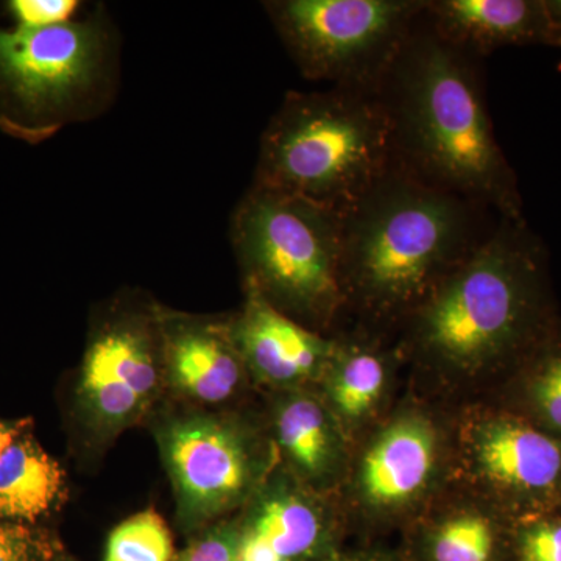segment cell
I'll return each mask as SVG.
<instances>
[{
    "instance_id": "1",
    "label": "cell",
    "mask_w": 561,
    "mask_h": 561,
    "mask_svg": "<svg viewBox=\"0 0 561 561\" xmlns=\"http://www.w3.org/2000/svg\"><path fill=\"white\" fill-rule=\"evenodd\" d=\"M376 92L394 164L501 219L524 220L515 173L494 136L481 58L443 38L423 11Z\"/></svg>"
},
{
    "instance_id": "2",
    "label": "cell",
    "mask_w": 561,
    "mask_h": 561,
    "mask_svg": "<svg viewBox=\"0 0 561 561\" xmlns=\"http://www.w3.org/2000/svg\"><path fill=\"white\" fill-rule=\"evenodd\" d=\"M490 216L393 162L342 210L345 305L359 302L375 316H411L490 234L500 221L490 224Z\"/></svg>"
},
{
    "instance_id": "3",
    "label": "cell",
    "mask_w": 561,
    "mask_h": 561,
    "mask_svg": "<svg viewBox=\"0 0 561 561\" xmlns=\"http://www.w3.org/2000/svg\"><path fill=\"white\" fill-rule=\"evenodd\" d=\"M545 262L526 220L500 219L411 313L416 348L445 367L474 371L540 341Z\"/></svg>"
},
{
    "instance_id": "4",
    "label": "cell",
    "mask_w": 561,
    "mask_h": 561,
    "mask_svg": "<svg viewBox=\"0 0 561 561\" xmlns=\"http://www.w3.org/2000/svg\"><path fill=\"white\" fill-rule=\"evenodd\" d=\"M391 164L390 122L378 92H287L262 133L254 184L342 213Z\"/></svg>"
},
{
    "instance_id": "5",
    "label": "cell",
    "mask_w": 561,
    "mask_h": 561,
    "mask_svg": "<svg viewBox=\"0 0 561 561\" xmlns=\"http://www.w3.org/2000/svg\"><path fill=\"white\" fill-rule=\"evenodd\" d=\"M231 239L245 287L309 330L328 327L345 306L341 210L253 183Z\"/></svg>"
},
{
    "instance_id": "6",
    "label": "cell",
    "mask_w": 561,
    "mask_h": 561,
    "mask_svg": "<svg viewBox=\"0 0 561 561\" xmlns=\"http://www.w3.org/2000/svg\"><path fill=\"white\" fill-rule=\"evenodd\" d=\"M149 424L187 540L241 512L279 463L271 435L231 409L164 401Z\"/></svg>"
},
{
    "instance_id": "7",
    "label": "cell",
    "mask_w": 561,
    "mask_h": 561,
    "mask_svg": "<svg viewBox=\"0 0 561 561\" xmlns=\"http://www.w3.org/2000/svg\"><path fill=\"white\" fill-rule=\"evenodd\" d=\"M165 400L160 305L125 294L92 320L72 393L70 421L88 457L102 456Z\"/></svg>"
},
{
    "instance_id": "8",
    "label": "cell",
    "mask_w": 561,
    "mask_h": 561,
    "mask_svg": "<svg viewBox=\"0 0 561 561\" xmlns=\"http://www.w3.org/2000/svg\"><path fill=\"white\" fill-rule=\"evenodd\" d=\"M427 0H273L276 32L302 76L378 91Z\"/></svg>"
},
{
    "instance_id": "9",
    "label": "cell",
    "mask_w": 561,
    "mask_h": 561,
    "mask_svg": "<svg viewBox=\"0 0 561 561\" xmlns=\"http://www.w3.org/2000/svg\"><path fill=\"white\" fill-rule=\"evenodd\" d=\"M108 41L98 21L0 31V91L21 117L61 119L95 87Z\"/></svg>"
},
{
    "instance_id": "10",
    "label": "cell",
    "mask_w": 561,
    "mask_h": 561,
    "mask_svg": "<svg viewBox=\"0 0 561 561\" xmlns=\"http://www.w3.org/2000/svg\"><path fill=\"white\" fill-rule=\"evenodd\" d=\"M165 400L195 409H230L250 381L231 337L230 317L160 305Z\"/></svg>"
},
{
    "instance_id": "11",
    "label": "cell",
    "mask_w": 561,
    "mask_h": 561,
    "mask_svg": "<svg viewBox=\"0 0 561 561\" xmlns=\"http://www.w3.org/2000/svg\"><path fill=\"white\" fill-rule=\"evenodd\" d=\"M239 561H330L334 519L319 491L286 468L271 472L238 513Z\"/></svg>"
},
{
    "instance_id": "12",
    "label": "cell",
    "mask_w": 561,
    "mask_h": 561,
    "mask_svg": "<svg viewBox=\"0 0 561 561\" xmlns=\"http://www.w3.org/2000/svg\"><path fill=\"white\" fill-rule=\"evenodd\" d=\"M230 331L250 381L275 393L321 381L337 350V341L290 319L251 287L241 311L230 317Z\"/></svg>"
},
{
    "instance_id": "13",
    "label": "cell",
    "mask_w": 561,
    "mask_h": 561,
    "mask_svg": "<svg viewBox=\"0 0 561 561\" xmlns=\"http://www.w3.org/2000/svg\"><path fill=\"white\" fill-rule=\"evenodd\" d=\"M438 435L416 413L383 427L357 468V493L376 512H397L419 500L437 470Z\"/></svg>"
},
{
    "instance_id": "14",
    "label": "cell",
    "mask_w": 561,
    "mask_h": 561,
    "mask_svg": "<svg viewBox=\"0 0 561 561\" xmlns=\"http://www.w3.org/2000/svg\"><path fill=\"white\" fill-rule=\"evenodd\" d=\"M268 435L280 467L309 489L321 493L337 478L345 459L343 427L311 391H276Z\"/></svg>"
},
{
    "instance_id": "15",
    "label": "cell",
    "mask_w": 561,
    "mask_h": 561,
    "mask_svg": "<svg viewBox=\"0 0 561 561\" xmlns=\"http://www.w3.org/2000/svg\"><path fill=\"white\" fill-rule=\"evenodd\" d=\"M471 449L483 478L508 493L545 496L561 481L559 443L519 421H485L472 434Z\"/></svg>"
},
{
    "instance_id": "16",
    "label": "cell",
    "mask_w": 561,
    "mask_h": 561,
    "mask_svg": "<svg viewBox=\"0 0 561 561\" xmlns=\"http://www.w3.org/2000/svg\"><path fill=\"white\" fill-rule=\"evenodd\" d=\"M424 13L443 38L481 60L548 39L542 0H427Z\"/></svg>"
},
{
    "instance_id": "17",
    "label": "cell",
    "mask_w": 561,
    "mask_h": 561,
    "mask_svg": "<svg viewBox=\"0 0 561 561\" xmlns=\"http://www.w3.org/2000/svg\"><path fill=\"white\" fill-rule=\"evenodd\" d=\"M68 494L60 461L44 451L28 427L0 457V519L39 526L60 511Z\"/></svg>"
},
{
    "instance_id": "18",
    "label": "cell",
    "mask_w": 561,
    "mask_h": 561,
    "mask_svg": "<svg viewBox=\"0 0 561 561\" xmlns=\"http://www.w3.org/2000/svg\"><path fill=\"white\" fill-rule=\"evenodd\" d=\"M386 359L375 350L337 342L330 367L324 371V404L343 431L368 419L381 401L387 383Z\"/></svg>"
},
{
    "instance_id": "19",
    "label": "cell",
    "mask_w": 561,
    "mask_h": 561,
    "mask_svg": "<svg viewBox=\"0 0 561 561\" xmlns=\"http://www.w3.org/2000/svg\"><path fill=\"white\" fill-rule=\"evenodd\" d=\"M172 531L160 513L147 508L111 531L103 561H173Z\"/></svg>"
},
{
    "instance_id": "20",
    "label": "cell",
    "mask_w": 561,
    "mask_h": 561,
    "mask_svg": "<svg viewBox=\"0 0 561 561\" xmlns=\"http://www.w3.org/2000/svg\"><path fill=\"white\" fill-rule=\"evenodd\" d=\"M496 537L493 524L476 512L449 516L432 531L431 561H491Z\"/></svg>"
},
{
    "instance_id": "21",
    "label": "cell",
    "mask_w": 561,
    "mask_h": 561,
    "mask_svg": "<svg viewBox=\"0 0 561 561\" xmlns=\"http://www.w3.org/2000/svg\"><path fill=\"white\" fill-rule=\"evenodd\" d=\"M62 552L65 546L55 531L0 519V561H55Z\"/></svg>"
},
{
    "instance_id": "22",
    "label": "cell",
    "mask_w": 561,
    "mask_h": 561,
    "mask_svg": "<svg viewBox=\"0 0 561 561\" xmlns=\"http://www.w3.org/2000/svg\"><path fill=\"white\" fill-rule=\"evenodd\" d=\"M238 515L206 527L190 538L186 548L173 561H239Z\"/></svg>"
},
{
    "instance_id": "23",
    "label": "cell",
    "mask_w": 561,
    "mask_h": 561,
    "mask_svg": "<svg viewBox=\"0 0 561 561\" xmlns=\"http://www.w3.org/2000/svg\"><path fill=\"white\" fill-rule=\"evenodd\" d=\"M531 381L535 408L549 426L561 432V348L546 354Z\"/></svg>"
},
{
    "instance_id": "24",
    "label": "cell",
    "mask_w": 561,
    "mask_h": 561,
    "mask_svg": "<svg viewBox=\"0 0 561 561\" xmlns=\"http://www.w3.org/2000/svg\"><path fill=\"white\" fill-rule=\"evenodd\" d=\"M79 5L77 0H13L9 9L20 27L43 28L70 22Z\"/></svg>"
},
{
    "instance_id": "25",
    "label": "cell",
    "mask_w": 561,
    "mask_h": 561,
    "mask_svg": "<svg viewBox=\"0 0 561 561\" xmlns=\"http://www.w3.org/2000/svg\"><path fill=\"white\" fill-rule=\"evenodd\" d=\"M523 561H561V522L538 523L523 531Z\"/></svg>"
},
{
    "instance_id": "26",
    "label": "cell",
    "mask_w": 561,
    "mask_h": 561,
    "mask_svg": "<svg viewBox=\"0 0 561 561\" xmlns=\"http://www.w3.org/2000/svg\"><path fill=\"white\" fill-rule=\"evenodd\" d=\"M548 39L546 46L561 49V0H542Z\"/></svg>"
},
{
    "instance_id": "27",
    "label": "cell",
    "mask_w": 561,
    "mask_h": 561,
    "mask_svg": "<svg viewBox=\"0 0 561 561\" xmlns=\"http://www.w3.org/2000/svg\"><path fill=\"white\" fill-rule=\"evenodd\" d=\"M31 427V421H5L0 419V457L18 437Z\"/></svg>"
},
{
    "instance_id": "28",
    "label": "cell",
    "mask_w": 561,
    "mask_h": 561,
    "mask_svg": "<svg viewBox=\"0 0 561 561\" xmlns=\"http://www.w3.org/2000/svg\"><path fill=\"white\" fill-rule=\"evenodd\" d=\"M330 561H390L382 557L365 556V553H356V556H332Z\"/></svg>"
},
{
    "instance_id": "29",
    "label": "cell",
    "mask_w": 561,
    "mask_h": 561,
    "mask_svg": "<svg viewBox=\"0 0 561 561\" xmlns=\"http://www.w3.org/2000/svg\"><path fill=\"white\" fill-rule=\"evenodd\" d=\"M55 561H80L77 560L76 557L69 556L68 552H62L60 557H58Z\"/></svg>"
}]
</instances>
